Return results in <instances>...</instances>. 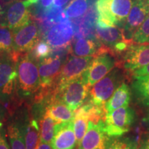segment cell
Here are the masks:
<instances>
[{
  "mask_svg": "<svg viewBox=\"0 0 149 149\" xmlns=\"http://www.w3.org/2000/svg\"><path fill=\"white\" fill-rule=\"evenodd\" d=\"M36 60L29 54H19L17 60V82L26 95L36 93L40 88V78Z\"/></svg>",
  "mask_w": 149,
  "mask_h": 149,
  "instance_id": "6da1fadb",
  "label": "cell"
},
{
  "mask_svg": "<svg viewBox=\"0 0 149 149\" xmlns=\"http://www.w3.org/2000/svg\"><path fill=\"white\" fill-rule=\"evenodd\" d=\"M40 0H13L1 13L0 24L15 30L22 27L31 19V6L37 4Z\"/></svg>",
  "mask_w": 149,
  "mask_h": 149,
  "instance_id": "7a4b0ae2",
  "label": "cell"
},
{
  "mask_svg": "<svg viewBox=\"0 0 149 149\" xmlns=\"http://www.w3.org/2000/svg\"><path fill=\"white\" fill-rule=\"evenodd\" d=\"M55 94L74 112L86 102L89 94V87L83 77H81L62 86H57Z\"/></svg>",
  "mask_w": 149,
  "mask_h": 149,
  "instance_id": "3957f363",
  "label": "cell"
},
{
  "mask_svg": "<svg viewBox=\"0 0 149 149\" xmlns=\"http://www.w3.org/2000/svg\"><path fill=\"white\" fill-rule=\"evenodd\" d=\"M122 74L120 70H112L106 77L93 86L89 91V101L97 107H104L116 89L121 85Z\"/></svg>",
  "mask_w": 149,
  "mask_h": 149,
  "instance_id": "277c9868",
  "label": "cell"
},
{
  "mask_svg": "<svg viewBox=\"0 0 149 149\" xmlns=\"http://www.w3.org/2000/svg\"><path fill=\"white\" fill-rule=\"evenodd\" d=\"M96 39L105 46L109 51L122 53L133 46V40H128L123 29L116 26H108L97 22L95 28Z\"/></svg>",
  "mask_w": 149,
  "mask_h": 149,
  "instance_id": "5b68a950",
  "label": "cell"
},
{
  "mask_svg": "<svg viewBox=\"0 0 149 149\" xmlns=\"http://www.w3.org/2000/svg\"><path fill=\"white\" fill-rule=\"evenodd\" d=\"M134 111L128 107H121L104 117V130L109 137H120L129 131L134 121Z\"/></svg>",
  "mask_w": 149,
  "mask_h": 149,
  "instance_id": "8992f818",
  "label": "cell"
},
{
  "mask_svg": "<svg viewBox=\"0 0 149 149\" xmlns=\"http://www.w3.org/2000/svg\"><path fill=\"white\" fill-rule=\"evenodd\" d=\"M18 56L13 52L0 55V95L3 96L10 95L15 88Z\"/></svg>",
  "mask_w": 149,
  "mask_h": 149,
  "instance_id": "52a82bcc",
  "label": "cell"
},
{
  "mask_svg": "<svg viewBox=\"0 0 149 149\" xmlns=\"http://www.w3.org/2000/svg\"><path fill=\"white\" fill-rule=\"evenodd\" d=\"M40 27L30 19L22 27L13 31V50L17 54H23L31 51L38 42Z\"/></svg>",
  "mask_w": 149,
  "mask_h": 149,
  "instance_id": "ba28073f",
  "label": "cell"
},
{
  "mask_svg": "<svg viewBox=\"0 0 149 149\" xmlns=\"http://www.w3.org/2000/svg\"><path fill=\"white\" fill-rule=\"evenodd\" d=\"M115 66V59L108 53L96 55L82 77L91 87L107 75Z\"/></svg>",
  "mask_w": 149,
  "mask_h": 149,
  "instance_id": "9c48e42d",
  "label": "cell"
},
{
  "mask_svg": "<svg viewBox=\"0 0 149 149\" xmlns=\"http://www.w3.org/2000/svg\"><path fill=\"white\" fill-rule=\"evenodd\" d=\"M93 56H72L65 61L61 70L57 86H62L82 77L93 61Z\"/></svg>",
  "mask_w": 149,
  "mask_h": 149,
  "instance_id": "30bf717a",
  "label": "cell"
},
{
  "mask_svg": "<svg viewBox=\"0 0 149 149\" xmlns=\"http://www.w3.org/2000/svg\"><path fill=\"white\" fill-rule=\"evenodd\" d=\"M148 15V0H135L122 28L126 39L133 40L136 31Z\"/></svg>",
  "mask_w": 149,
  "mask_h": 149,
  "instance_id": "8fae6325",
  "label": "cell"
},
{
  "mask_svg": "<svg viewBox=\"0 0 149 149\" xmlns=\"http://www.w3.org/2000/svg\"><path fill=\"white\" fill-rule=\"evenodd\" d=\"M109 136L104 130V121L100 120L95 123L89 121L88 129L77 149H104Z\"/></svg>",
  "mask_w": 149,
  "mask_h": 149,
  "instance_id": "7c38bea8",
  "label": "cell"
},
{
  "mask_svg": "<svg viewBox=\"0 0 149 149\" xmlns=\"http://www.w3.org/2000/svg\"><path fill=\"white\" fill-rule=\"evenodd\" d=\"M74 33L71 22L57 24L53 26L45 34V41L51 48L69 46Z\"/></svg>",
  "mask_w": 149,
  "mask_h": 149,
  "instance_id": "4fadbf2b",
  "label": "cell"
},
{
  "mask_svg": "<svg viewBox=\"0 0 149 149\" xmlns=\"http://www.w3.org/2000/svg\"><path fill=\"white\" fill-rule=\"evenodd\" d=\"M51 145L53 149H74L77 144L72 121L56 124Z\"/></svg>",
  "mask_w": 149,
  "mask_h": 149,
  "instance_id": "5bb4252c",
  "label": "cell"
},
{
  "mask_svg": "<svg viewBox=\"0 0 149 149\" xmlns=\"http://www.w3.org/2000/svg\"><path fill=\"white\" fill-rule=\"evenodd\" d=\"M149 64V44L131 46L124 56V68L130 72Z\"/></svg>",
  "mask_w": 149,
  "mask_h": 149,
  "instance_id": "9a60e30c",
  "label": "cell"
},
{
  "mask_svg": "<svg viewBox=\"0 0 149 149\" xmlns=\"http://www.w3.org/2000/svg\"><path fill=\"white\" fill-rule=\"evenodd\" d=\"M46 113L49 115L56 124L72 121L74 112L55 95V93L47 102Z\"/></svg>",
  "mask_w": 149,
  "mask_h": 149,
  "instance_id": "2e32d148",
  "label": "cell"
},
{
  "mask_svg": "<svg viewBox=\"0 0 149 149\" xmlns=\"http://www.w3.org/2000/svg\"><path fill=\"white\" fill-rule=\"evenodd\" d=\"M130 100V91L127 84L123 83L116 89L111 98L105 104L107 113H111L121 107H128Z\"/></svg>",
  "mask_w": 149,
  "mask_h": 149,
  "instance_id": "e0dca14e",
  "label": "cell"
},
{
  "mask_svg": "<svg viewBox=\"0 0 149 149\" xmlns=\"http://www.w3.org/2000/svg\"><path fill=\"white\" fill-rule=\"evenodd\" d=\"M101 46H99L95 40L90 38H79L74 41L71 52L77 57H88L98 55Z\"/></svg>",
  "mask_w": 149,
  "mask_h": 149,
  "instance_id": "ac0fdd59",
  "label": "cell"
},
{
  "mask_svg": "<svg viewBox=\"0 0 149 149\" xmlns=\"http://www.w3.org/2000/svg\"><path fill=\"white\" fill-rule=\"evenodd\" d=\"M133 2V0H111V11L116 26L124 25Z\"/></svg>",
  "mask_w": 149,
  "mask_h": 149,
  "instance_id": "d6986e66",
  "label": "cell"
},
{
  "mask_svg": "<svg viewBox=\"0 0 149 149\" xmlns=\"http://www.w3.org/2000/svg\"><path fill=\"white\" fill-rule=\"evenodd\" d=\"M95 6L98 15V24L108 26H116L111 11V0H97Z\"/></svg>",
  "mask_w": 149,
  "mask_h": 149,
  "instance_id": "ffe728a7",
  "label": "cell"
},
{
  "mask_svg": "<svg viewBox=\"0 0 149 149\" xmlns=\"http://www.w3.org/2000/svg\"><path fill=\"white\" fill-rule=\"evenodd\" d=\"M88 121H89V117L82 107H81L77 111H74L72 122H73L74 134L77 139V144L78 145L83 139L84 136L86 133V130L88 129L87 127Z\"/></svg>",
  "mask_w": 149,
  "mask_h": 149,
  "instance_id": "44dd1931",
  "label": "cell"
},
{
  "mask_svg": "<svg viewBox=\"0 0 149 149\" xmlns=\"http://www.w3.org/2000/svg\"><path fill=\"white\" fill-rule=\"evenodd\" d=\"M95 0H71L65 8V13L68 17L77 19L82 17L89 8L94 4Z\"/></svg>",
  "mask_w": 149,
  "mask_h": 149,
  "instance_id": "7402d4cb",
  "label": "cell"
},
{
  "mask_svg": "<svg viewBox=\"0 0 149 149\" xmlns=\"http://www.w3.org/2000/svg\"><path fill=\"white\" fill-rule=\"evenodd\" d=\"M133 88L137 97L145 105L149 106V76L134 77Z\"/></svg>",
  "mask_w": 149,
  "mask_h": 149,
  "instance_id": "603a6c76",
  "label": "cell"
},
{
  "mask_svg": "<svg viewBox=\"0 0 149 149\" xmlns=\"http://www.w3.org/2000/svg\"><path fill=\"white\" fill-rule=\"evenodd\" d=\"M25 144L26 149H36L40 141V128L35 120H31L25 130Z\"/></svg>",
  "mask_w": 149,
  "mask_h": 149,
  "instance_id": "cb8c5ba5",
  "label": "cell"
},
{
  "mask_svg": "<svg viewBox=\"0 0 149 149\" xmlns=\"http://www.w3.org/2000/svg\"><path fill=\"white\" fill-rule=\"evenodd\" d=\"M54 121L47 113H44L40 122V141L44 143H51L55 133Z\"/></svg>",
  "mask_w": 149,
  "mask_h": 149,
  "instance_id": "d4e9b609",
  "label": "cell"
},
{
  "mask_svg": "<svg viewBox=\"0 0 149 149\" xmlns=\"http://www.w3.org/2000/svg\"><path fill=\"white\" fill-rule=\"evenodd\" d=\"M13 31L0 24V55L13 50Z\"/></svg>",
  "mask_w": 149,
  "mask_h": 149,
  "instance_id": "484cf974",
  "label": "cell"
},
{
  "mask_svg": "<svg viewBox=\"0 0 149 149\" xmlns=\"http://www.w3.org/2000/svg\"><path fill=\"white\" fill-rule=\"evenodd\" d=\"M8 135L10 139L11 149H26L22 133L16 126L11 125L8 126Z\"/></svg>",
  "mask_w": 149,
  "mask_h": 149,
  "instance_id": "4316f807",
  "label": "cell"
},
{
  "mask_svg": "<svg viewBox=\"0 0 149 149\" xmlns=\"http://www.w3.org/2000/svg\"><path fill=\"white\" fill-rule=\"evenodd\" d=\"M52 48L45 40H40L37 42L32 49L31 56L35 60H42L51 55Z\"/></svg>",
  "mask_w": 149,
  "mask_h": 149,
  "instance_id": "83f0119b",
  "label": "cell"
},
{
  "mask_svg": "<svg viewBox=\"0 0 149 149\" xmlns=\"http://www.w3.org/2000/svg\"><path fill=\"white\" fill-rule=\"evenodd\" d=\"M133 42L137 44H147L149 42V15L133 35Z\"/></svg>",
  "mask_w": 149,
  "mask_h": 149,
  "instance_id": "f1b7e54d",
  "label": "cell"
},
{
  "mask_svg": "<svg viewBox=\"0 0 149 149\" xmlns=\"http://www.w3.org/2000/svg\"><path fill=\"white\" fill-rule=\"evenodd\" d=\"M104 149H133V145L126 140L120 139H111L107 141Z\"/></svg>",
  "mask_w": 149,
  "mask_h": 149,
  "instance_id": "f546056e",
  "label": "cell"
},
{
  "mask_svg": "<svg viewBox=\"0 0 149 149\" xmlns=\"http://www.w3.org/2000/svg\"><path fill=\"white\" fill-rule=\"evenodd\" d=\"M133 77L139 76H149V64L133 72Z\"/></svg>",
  "mask_w": 149,
  "mask_h": 149,
  "instance_id": "4dcf8cb0",
  "label": "cell"
},
{
  "mask_svg": "<svg viewBox=\"0 0 149 149\" xmlns=\"http://www.w3.org/2000/svg\"><path fill=\"white\" fill-rule=\"evenodd\" d=\"M53 1V0H41L40 7H39V10H37V12L50 8L51 6Z\"/></svg>",
  "mask_w": 149,
  "mask_h": 149,
  "instance_id": "1f68e13d",
  "label": "cell"
},
{
  "mask_svg": "<svg viewBox=\"0 0 149 149\" xmlns=\"http://www.w3.org/2000/svg\"><path fill=\"white\" fill-rule=\"evenodd\" d=\"M0 149H10L6 140L1 133H0Z\"/></svg>",
  "mask_w": 149,
  "mask_h": 149,
  "instance_id": "d6a6232c",
  "label": "cell"
},
{
  "mask_svg": "<svg viewBox=\"0 0 149 149\" xmlns=\"http://www.w3.org/2000/svg\"><path fill=\"white\" fill-rule=\"evenodd\" d=\"M71 0H55L54 2V6L57 7H63L65 5H66L69 1Z\"/></svg>",
  "mask_w": 149,
  "mask_h": 149,
  "instance_id": "836d02e7",
  "label": "cell"
},
{
  "mask_svg": "<svg viewBox=\"0 0 149 149\" xmlns=\"http://www.w3.org/2000/svg\"><path fill=\"white\" fill-rule=\"evenodd\" d=\"M139 149H149V135L141 141Z\"/></svg>",
  "mask_w": 149,
  "mask_h": 149,
  "instance_id": "e575fe53",
  "label": "cell"
},
{
  "mask_svg": "<svg viewBox=\"0 0 149 149\" xmlns=\"http://www.w3.org/2000/svg\"><path fill=\"white\" fill-rule=\"evenodd\" d=\"M37 149H53V148H52L51 145H50L48 143L41 142L40 144H39V146L37 147Z\"/></svg>",
  "mask_w": 149,
  "mask_h": 149,
  "instance_id": "d590c367",
  "label": "cell"
},
{
  "mask_svg": "<svg viewBox=\"0 0 149 149\" xmlns=\"http://www.w3.org/2000/svg\"><path fill=\"white\" fill-rule=\"evenodd\" d=\"M0 119H1V116H0ZM1 126H2V122L0 121V127H1Z\"/></svg>",
  "mask_w": 149,
  "mask_h": 149,
  "instance_id": "8d00e7d4",
  "label": "cell"
},
{
  "mask_svg": "<svg viewBox=\"0 0 149 149\" xmlns=\"http://www.w3.org/2000/svg\"><path fill=\"white\" fill-rule=\"evenodd\" d=\"M147 44H149V42H148V43H147Z\"/></svg>",
  "mask_w": 149,
  "mask_h": 149,
  "instance_id": "74e56055",
  "label": "cell"
},
{
  "mask_svg": "<svg viewBox=\"0 0 149 149\" xmlns=\"http://www.w3.org/2000/svg\"><path fill=\"white\" fill-rule=\"evenodd\" d=\"M148 1H149V0H148Z\"/></svg>",
  "mask_w": 149,
  "mask_h": 149,
  "instance_id": "f35d334b",
  "label": "cell"
}]
</instances>
